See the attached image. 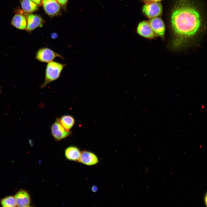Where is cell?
<instances>
[{
  "label": "cell",
  "mask_w": 207,
  "mask_h": 207,
  "mask_svg": "<svg viewBox=\"0 0 207 207\" xmlns=\"http://www.w3.org/2000/svg\"><path fill=\"white\" fill-rule=\"evenodd\" d=\"M162 0H143L145 3L150 1H160Z\"/></svg>",
  "instance_id": "obj_19"
},
{
  "label": "cell",
  "mask_w": 207,
  "mask_h": 207,
  "mask_svg": "<svg viewBox=\"0 0 207 207\" xmlns=\"http://www.w3.org/2000/svg\"><path fill=\"white\" fill-rule=\"evenodd\" d=\"M26 17L27 24L26 30L30 34L38 27H42L45 22L42 16L37 14H27Z\"/></svg>",
  "instance_id": "obj_8"
},
{
  "label": "cell",
  "mask_w": 207,
  "mask_h": 207,
  "mask_svg": "<svg viewBox=\"0 0 207 207\" xmlns=\"http://www.w3.org/2000/svg\"><path fill=\"white\" fill-rule=\"evenodd\" d=\"M59 57L64 59L61 55L47 47H43L39 49L37 51L35 58L39 61L43 63H48Z\"/></svg>",
  "instance_id": "obj_3"
},
{
  "label": "cell",
  "mask_w": 207,
  "mask_h": 207,
  "mask_svg": "<svg viewBox=\"0 0 207 207\" xmlns=\"http://www.w3.org/2000/svg\"><path fill=\"white\" fill-rule=\"evenodd\" d=\"M22 10L25 13L30 14L37 11L39 6L31 0H20Z\"/></svg>",
  "instance_id": "obj_14"
},
{
  "label": "cell",
  "mask_w": 207,
  "mask_h": 207,
  "mask_svg": "<svg viewBox=\"0 0 207 207\" xmlns=\"http://www.w3.org/2000/svg\"><path fill=\"white\" fill-rule=\"evenodd\" d=\"M16 205L19 207L30 206L31 198L28 192L26 190L21 189L14 196Z\"/></svg>",
  "instance_id": "obj_9"
},
{
  "label": "cell",
  "mask_w": 207,
  "mask_h": 207,
  "mask_svg": "<svg viewBox=\"0 0 207 207\" xmlns=\"http://www.w3.org/2000/svg\"><path fill=\"white\" fill-rule=\"evenodd\" d=\"M78 162L86 166H91L97 164L99 160L97 156L93 152L84 150L81 152Z\"/></svg>",
  "instance_id": "obj_10"
},
{
  "label": "cell",
  "mask_w": 207,
  "mask_h": 207,
  "mask_svg": "<svg viewBox=\"0 0 207 207\" xmlns=\"http://www.w3.org/2000/svg\"><path fill=\"white\" fill-rule=\"evenodd\" d=\"M205 202L206 204V205L207 206V194L206 195V196L205 197Z\"/></svg>",
  "instance_id": "obj_22"
},
{
  "label": "cell",
  "mask_w": 207,
  "mask_h": 207,
  "mask_svg": "<svg viewBox=\"0 0 207 207\" xmlns=\"http://www.w3.org/2000/svg\"><path fill=\"white\" fill-rule=\"evenodd\" d=\"M51 134L57 141H60L69 136L71 134L70 131L66 130L60 123L59 119L57 118L51 128Z\"/></svg>",
  "instance_id": "obj_7"
},
{
  "label": "cell",
  "mask_w": 207,
  "mask_h": 207,
  "mask_svg": "<svg viewBox=\"0 0 207 207\" xmlns=\"http://www.w3.org/2000/svg\"><path fill=\"white\" fill-rule=\"evenodd\" d=\"M66 65V64L55 61L48 63L45 70L44 81L41 85L40 88H43L49 83L58 79Z\"/></svg>",
  "instance_id": "obj_2"
},
{
  "label": "cell",
  "mask_w": 207,
  "mask_h": 207,
  "mask_svg": "<svg viewBox=\"0 0 207 207\" xmlns=\"http://www.w3.org/2000/svg\"><path fill=\"white\" fill-rule=\"evenodd\" d=\"M149 22L156 34L161 37H164L165 30V25L160 18L156 17L151 18Z\"/></svg>",
  "instance_id": "obj_12"
},
{
  "label": "cell",
  "mask_w": 207,
  "mask_h": 207,
  "mask_svg": "<svg viewBox=\"0 0 207 207\" xmlns=\"http://www.w3.org/2000/svg\"><path fill=\"white\" fill-rule=\"evenodd\" d=\"M62 8L64 10L66 9V7L68 0H56Z\"/></svg>",
  "instance_id": "obj_17"
},
{
  "label": "cell",
  "mask_w": 207,
  "mask_h": 207,
  "mask_svg": "<svg viewBox=\"0 0 207 207\" xmlns=\"http://www.w3.org/2000/svg\"><path fill=\"white\" fill-rule=\"evenodd\" d=\"M1 204L3 207H13L16 206L14 196H9L2 199Z\"/></svg>",
  "instance_id": "obj_16"
},
{
  "label": "cell",
  "mask_w": 207,
  "mask_h": 207,
  "mask_svg": "<svg viewBox=\"0 0 207 207\" xmlns=\"http://www.w3.org/2000/svg\"><path fill=\"white\" fill-rule=\"evenodd\" d=\"M15 12L11 20V25L18 29L26 30L27 24V14L19 8L15 10Z\"/></svg>",
  "instance_id": "obj_6"
},
{
  "label": "cell",
  "mask_w": 207,
  "mask_h": 207,
  "mask_svg": "<svg viewBox=\"0 0 207 207\" xmlns=\"http://www.w3.org/2000/svg\"><path fill=\"white\" fill-rule=\"evenodd\" d=\"M57 36V34L56 33H53L51 35V37H52L53 38H55Z\"/></svg>",
  "instance_id": "obj_21"
},
{
  "label": "cell",
  "mask_w": 207,
  "mask_h": 207,
  "mask_svg": "<svg viewBox=\"0 0 207 207\" xmlns=\"http://www.w3.org/2000/svg\"><path fill=\"white\" fill-rule=\"evenodd\" d=\"M177 3L172 12L171 22L172 30L178 37L195 34L200 24L199 14L193 8L181 3Z\"/></svg>",
  "instance_id": "obj_1"
},
{
  "label": "cell",
  "mask_w": 207,
  "mask_h": 207,
  "mask_svg": "<svg viewBox=\"0 0 207 207\" xmlns=\"http://www.w3.org/2000/svg\"><path fill=\"white\" fill-rule=\"evenodd\" d=\"M97 187L95 186H93L92 188V190L93 191L95 192L97 191Z\"/></svg>",
  "instance_id": "obj_20"
},
{
  "label": "cell",
  "mask_w": 207,
  "mask_h": 207,
  "mask_svg": "<svg viewBox=\"0 0 207 207\" xmlns=\"http://www.w3.org/2000/svg\"><path fill=\"white\" fill-rule=\"evenodd\" d=\"M37 4L39 6L41 5V1L42 0H31Z\"/></svg>",
  "instance_id": "obj_18"
},
{
  "label": "cell",
  "mask_w": 207,
  "mask_h": 207,
  "mask_svg": "<svg viewBox=\"0 0 207 207\" xmlns=\"http://www.w3.org/2000/svg\"><path fill=\"white\" fill-rule=\"evenodd\" d=\"M145 3L143 7L142 11L147 17L152 18L161 15L163 8L160 1H150Z\"/></svg>",
  "instance_id": "obj_4"
},
{
  "label": "cell",
  "mask_w": 207,
  "mask_h": 207,
  "mask_svg": "<svg viewBox=\"0 0 207 207\" xmlns=\"http://www.w3.org/2000/svg\"><path fill=\"white\" fill-rule=\"evenodd\" d=\"M137 31L139 35L147 38H152L156 36L149 23L145 21L138 24Z\"/></svg>",
  "instance_id": "obj_11"
},
{
  "label": "cell",
  "mask_w": 207,
  "mask_h": 207,
  "mask_svg": "<svg viewBox=\"0 0 207 207\" xmlns=\"http://www.w3.org/2000/svg\"><path fill=\"white\" fill-rule=\"evenodd\" d=\"M81 152L78 147L74 146H70L65 149L64 155L66 158L69 160L78 162Z\"/></svg>",
  "instance_id": "obj_13"
},
{
  "label": "cell",
  "mask_w": 207,
  "mask_h": 207,
  "mask_svg": "<svg viewBox=\"0 0 207 207\" xmlns=\"http://www.w3.org/2000/svg\"><path fill=\"white\" fill-rule=\"evenodd\" d=\"M41 5L45 13L51 17L61 14V6L56 0H42Z\"/></svg>",
  "instance_id": "obj_5"
},
{
  "label": "cell",
  "mask_w": 207,
  "mask_h": 207,
  "mask_svg": "<svg viewBox=\"0 0 207 207\" xmlns=\"http://www.w3.org/2000/svg\"><path fill=\"white\" fill-rule=\"evenodd\" d=\"M59 121L64 128L67 131H70L75 123V120L73 116L69 115H65L62 116Z\"/></svg>",
  "instance_id": "obj_15"
},
{
  "label": "cell",
  "mask_w": 207,
  "mask_h": 207,
  "mask_svg": "<svg viewBox=\"0 0 207 207\" xmlns=\"http://www.w3.org/2000/svg\"><path fill=\"white\" fill-rule=\"evenodd\" d=\"M1 88L0 87V94L1 93Z\"/></svg>",
  "instance_id": "obj_23"
}]
</instances>
